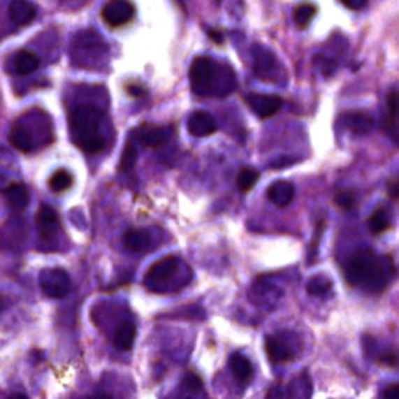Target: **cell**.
<instances>
[{
	"mask_svg": "<svg viewBox=\"0 0 399 399\" xmlns=\"http://www.w3.org/2000/svg\"><path fill=\"white\" fill-rule=\"evenodd\" d=\"M344 273L353 286L368 289L370 292H379L389 284L391 270L375 252L363 248L349 256Z\"/></svg>",
	"mask_w": 399,
	"mask_h": 399,
	"instance_id": "6da1fadb",
	"label": "cell"
},
{
	"mask_svg": "<svg viewBox=\"0 0 399 399\" xmlns=\"http://www.w3.org/2000/svg\"><path fill=\"white\" fill-rule=\"evenodd\" d=\"M103 120L105 113L96 105H80L72 111L71 130L73 142H75L85 153L97 154L106 148V138L101 134Z\"/></svg>",
	"mask_w": 399,
	"mask_h": 399,
	"instance_id": "7a4b0ae2",
	"label": "cell"
},
{
	"mask_svg": "<svg viewBox=\"0 0 399 399\" xmlns=\"http://www.w3.org/2000/svg\"><path fill=\"white\" fill-rule=\"evenodd\" d=\"M69 55L73 66L80 69L100 71L110 58V47L97 31L81 30L72 39Z\"/></svg>",
	"mask_w": 399,
	"mask_h": 399,
	"instance_id": "3957f363",
	"label": "cell"
},
{
	"mask_svg": "<svg viewBox=\"0 0 399 399\" xmlns=\"http://www.w3.org/2000/svg\"><path fill=\"white\" fill-rule=\"evenodd\" d=\"M217 71L219 67L214 63V59L208 57L195 58L191 66V71H189L192 91L198 94V96H208V94H211Z\"/></svg>",
	"mask_w": 399,
	"mask_h": 399,
	"instance_id": "277c9868",
	"label": "cell"
},
{
	"mask_svg": "<svg viewBox=\"0 0 399 399\" xmlns=\"http://www.w3.org/2000/svg\"><path fill=\"white\" fill-rule=\"evenodd\" d=\"M39 284L43 292L53 300L64 298L71 290V276L66 270L53 267L45 268L39 275Z\"/></svg>",
	"mask_w": 399,
	"mask_h": 399,
	"instance_id": "5b68a950",
	"label": "cell"
},
{
	"mask_svg": "<svg viewBox=\"0 0 399 399\" xmlns=\"http://www.w3.org/2000/svg\"><path fill=\"white\" fill-rule=\"evenodd\" d=\"M180 267V259L177 256H166L159 261H157L153 266L148 268L145 276V284L148 289H157V286L164 284L168 278L177 273Z\"/></svg>",
	"mask_w": 399,
	"mask_h": 399,
	"instance_id": "8992f818",
	"label": "cell"
},
{
	"mask_svg": "<svg viewBox=\"0 0 399 399\" xmlns=\"http://www.w3.org/2000/svg\"><path fill=\"white\" fill-rule=\"evenodd\" d=\"M101 17L111 27H120L134 17V5L126 0H113L101 10Z\"/></svg>",
	"mask_w": 399,
	"mask_h": 399,
	"instance_id": "52a82bcc",
	"label": "cell"
},
{
	"mask_svg": "<svg viewBox=\"0 0 399 399\" xmlns=\"http://www.w3.org/2000/svg\"><path fill=\"white\" fill-rule=\"evenodd\" d=\"M248 106L252 108L254 114H258L261 119H267L275 116L281 110L282 99L280 96H272V94H256L252 92L245 97Z\"/></svg>",
	"mask_w": 399,
	"mask_h": 399,
	"instance_id": "ba28073f",
	"label": "cell"
},
{
	"mask_svg": "<svg viewBox=\"0 0 399 399\" xmlns=\"http://www.w3.org/2000/svg\"><path fill=\"white\" fill-rule=\"evenodd\" d=\"M266 351L268 359L275 363L287 362L296 354L295 348L284 335H268L266 339Z\"/></svg>",
	"mask_w": 399,
	"mask_h": 399,
	"instance_id": "9c48e42d",
	"label": "cell"
},
{
	"mask_svg": "<svg viewBox=\"0 0 399 399\" xmlns=\"http://www.w3.org/2000/svg\"><path fill=\"white\" fill-rule=\"evenodd\" d=\"M36 223L41 239L44 240L55 239V235L59 229V219L55 209L47 205L41 206L36 215Z\"/></svg>",
	"mask_w": 399,
	"mask_h": 399,
	"instance_id": "30bf717a",
	"label": "cell"
},
{
	"mask_svg": "<svg viewBox=\"0 0 399 399\" xmlns=\"http://www.w3.org/2000/svg\"><path fill=\"white\" fill-rule=\"evenodd\" d=\"M187 130L195 138H206L217 131V122L206 111H195L187 120Z\"/></svg>",
	"mask_w": 399,
	"mask_h": 399,
	"instance_id": "8fae6325",
	"label": "cell"
},
{
	"mask_svg": "<svg viewBox=\"0 0 399 399\" xmlns=\"http://www.w3.org/2000/svg\"><path fill=\"white\" fill-rule=\"evenodd\" d=\"M295 195V186L290 181H276L268 187L267 197L268 200L278 208H286L293 200Z\"/></svg>",
	"mask_w": 399,
	"mask_h": 399,
	"instance_id": "7c38bea8",
	"label": "cell"
},
{
	"mask_svg": "<svg viewBox=\"0 0 399 399\" xmlns=\"http://www.w3.org/2000/svg\"><path fill=\"white\" fill-rule=\"evenodd\" d=\"M138 140L144 147L148 148H159L167 142L168 133L166 128L153 126V125H142L136 131Z\"/></svg>",
	"mask_w": 399,
	"mask_h": 399,
	"instance_id": "4fadbf2b",
	"label": "cell"
},
{
	"mask_svg": "<svg viewBox=\"0 0 399 399\" xmlns=\"http://www.w3.org/2000/svg\"><path fill=\"white\" fill-rule=\"evenodd\" d=\"M5 198L8 206L15 211H24L30 203V192L22 182H13L5 189Z\"/></svg>",
	"mask_w": 399,
	"mask_h": 399,
	"instance_id": "5bb4252c",
	"label": "cell"
},
{
	"mask_svg": "<svg viewBox=\"0 0 399 399\" xmlns=\"http://www.w3.org/2000/svg\"><path fill=\"white\" fill-rule=\"evenodd\" d=\"M13 71L19 75H30V73L36 72L39 69L41 61L36 53L30 50H19L15 57H13Z\"/></svg>",
	"mask_w": 399,
	"mask_h": 399,
	"instance_id": "9a60e30c",
	"label": "cell"
},
{
	"mask_svg": "<svg viewBox=\"0 0 399 399\" xmlns=\"http://www.w3.org/2000/svg\"><path fill=\"white\" fill-rule=\"evenodd\" d=\"M8 15L11 22H15L16 25H29L36 17V8L30 2H20V0H17V2L10 3Z\"/></svg>",
	"mask_w": 399,
	"mask_h": 399,
	"instance_id": "2e32d148",
	"label": "cell"
},
{
	"mask_svg": "<svg viewBox=\"0 0 399 399\" xmlns=\"http://www.w3.org/2000/svg\"><path fill=\"white\" fill-rule=\"evenodd\" d=\"M10 142L19 152L25 153L31 152L33 147H35V138H33L30 128L24 124L13 125L10 131Z\"/></svg>",
	"mask_w": 399,
	"mask_h": 399,
	"instance_id": "e0dca14e",
	"label": "cell"
},
{
	"mask_svg": "<svg viewBox=\"0 0 399 399\" xmlns=\"http://www.w3.org/2000/svg\"><path fill=\"white\" fill-rule=\"evenodd\" d=\"M136 340V324L124 321L114 333V347L119 351H130Z\"/></svg>",
	"mask_w": 399,
	"mask_h": 399,
	"instance_id": "ac0fdd59",
	"label": "cell"
},
{
	"mask_svg": "<svg viewBox=\"0 0 399 399\" xmlns=\"http://www.w3.org/2000/svg\"><path fill=\"white\" fill-rule=\"evenodd\" d=\"M150 234L144 231V229H130L124 235V245L133 253L145 252L150 247Z\"/></svg>",
	"mask_w": 399,
	"mask_h": 399,
	"instance_id": "d6986e66",
	"label": "cell"
},
{
	"mask_svg": "<svg viewBox=\"0 0 399 399\" xmlns=\"http://www.w3.org/2000/svg\"><path fill=\"white\" fill-rule=\"evenodd\" d=\"M343 125L356 134H367L373 128V119L365 113H348L343 117Z\"/></svg>",
	"mask_w": 399,
	"mask_h": 399,
	"instance_id": "ffe728a7",
	"label": "cell"
},
{
	"mask_svg": "<svg viewBox=\"0 0 399 399\" xmlns=\"http://www.w3.org/2000/svg\"><path fill=\"white\" fill-rule=\"evenodd\" d=\"M229 365H231L233 373L239 382H248L253 377V365L245 356L239 353L233 354L231 359H229Z\"/></svg>",
	"mask_w": 399,
	"mask_h": 399,
	"instance_id": "44dd1931",
	"label": "cell"
},
{
	"mask_svg": "<svg viewBox=\"0 0 399 399\" xmlns=\"http://www.w3.org/2000/svg\"><path fill=\"white\" fill-rule=\"evenodd\" d=\"M390 226H391V220L387 209H376L368 219V228L373 234H381L384 231H387Z\"/></svg>",
	"mask_w": 399,
	"mask_h": 399,
	"instance_id": "7402d4cb",
	"label": "cell"
},
{
	"mask_svg": "<svg viewBox=\"0 0 399 399\" xmlns=\"http://www.w3.org/2000/svg\"><path fill=\"white\" fill-rule=\"evenodd\" d=\"M317 15V6L312 3H301L293 11V19L300 29H306L310 20Z\"/></svg>",
	"mask_w": 399,
	"mask_h": 399,
	"instance_id": "603a6c76",
	"label": "cell"
},
{
	"mask_svg": "<svg viewBox=\"0 0 399 399\" xmlns=\"http://www.w3.org/2000/svg\"><path fill=\"white\" fill-rule=\"evenodd\" d=\"M50 189L53 192H64L67 189H71L73 184V178L72 175L64 171V168H61V171H57L55 173L52 175V178L49 181Z\"/></svg>",
	"mask_w": 399,
	"mask_h": 399,
	"instance_id": "cb8c5ba5",
	"label": "cell"
},
{
	"mask_svg": "<svg viewBox=\"0 0 399 399\" xmlns=\"http://www.w3.org/2000/svg\"><path fill=\"white\" fill-rule=\"evenodd\" d=\"M331 287H333V282H331L326 276H315V278L309 280L307 282V293L312 296H321L324 293H328Z\"/></svg>",
	"mask_w": 399,
	"mask_h": 399,
	"instance_id": "d4e9b609",
	"label": "cell"
},
{
	"mask_svg": "<svg viewBox=\"0 0 399 399\" xmlns=\"http://www.w3.org/2000/svg\"><path fill=\"white\" fill-rule=\"evenodd\" d=\"M259 180V172L254 168H242L238 177V187L242 192L252 191L253 186Z\"/></svg>",
	"mask_w": 399,
	"mask_h": 399,
	"instance_id": "484cf974",
	"label": "cell"
},
{
	"mask_svg": "<svg viewBox=\"0 0 399 399\" xmlns=\"http://www.w3.org/2000/svg\"><path fill=\"white\" fill-rule=\"evenodd\" d=\"M136 162H138V148L134 147L133 142H128L124 154H122L120 168L122 171H131Z\"/></svg>",
	"mask_w": 399,
	"mask_h": 399,
	"instance_id": "4316f807",
	"label": "cell"
},
{
	"mask_svg": "<svg viewBox=\"0 0 399 399\" xmlns=\"http://www.w3.org/2000/svg\"><path fill=\"white\" fill-rule=\"evenodd\" d=\"M254 61H256V71L258 72H267L275 66V58L270 52L266 50H254Z\"/></svg>",
	"mask_w": 399,
	"mask_h": 399,
	"instance_id": "83f0119b",
	"label": "cell"
},
{
	"mask_svg": "<svg viewBox=\"0 0 399 399\" xmlns=\"http://www.w3.org/2000/svg\"><path fill=\"white\" fill-rule=\"evenodd\" d=\"M387 108L390 114L389 125H391L399 119V91H390L387 94Z\"/></svg>",
	"mask_w": 399,
	"mask_h": 399,
	"instance_id": "f1b7e54d",
	"label": "cell"
},
{
	"mask_svg": "<svg viewBox=\"0 0 399 399\" xmlns=\"http://www.w3.org/2000/svg\"><path fill=\"white\" fill-rule=\"evenodd\" d=\"M334 201L340 209L348 211V209L354 208V205H356V195L349 191H340V192L335 194Z\"/></svg>",
	"mask_w": 399,
	"mask_h": 399,
	"instance_id": "f546056e",
	"label": "cell"
},
{
	"mask_svg": "<svg viewBox=\"0 0 399 399\" xmlns=\"http://www.w3.org/2000/svg\"><path fill=\"white\" fill-rule=\"evenodd\" d=\"M379 363L385 365V367H398L399 365V356L393 351H387L379 356Z\"/></svg>",
	"mask_w": 399,
	"mask_h": 399,
	"instance_id": "4dcf8cb0",
	"label": "cell"
},
{
	"mask_svg": "<svg viewBox=\"0 0 399 399\" xmlns=\"http://www.w3.org/2000/svg\"><path fill=\"white\" fill-rule=\"evenodd\" d=\"M182 384H184V387H189V389H201V379L198 376H195V375H187L184 377V381H182Z\"/></svg>",
	"mask_w": 399,
	"mask_h": 399,
	"instance_id": "1f68e13d",
	"label": "cell"
},
{
	"mask_svg": "<svg viewBox=\"0 0 399 399\" xmlns=\"http://www.w3.org/2000/svg\"><path fill=\"white\" fill-rule=\"evenodd\" d=\"M321 231H323V222L319 223V228H317V233L314 235V242H312V245H310V261H312L315 258V253H317V242H320V235H321Z\"/></svg>",
	"mask_w": 399,
	"mask_h": 399,
	"instance_id": "d6a6232c",
	"label": "cell"
},
{
	"mask_svg": "<svg viewBox=\"0 0 399 399\" xmlns=\"http://www.w3.org/2000/svg\"><path fill=\"white\" fill-rule=\"evenodd\" d=\"M384 399H399V384L390 385L384 390Z\"/></svg>",
	"mask_w": 399,
	"mask_h": 399,
	"instance_id": "836d02e7",
	"label": "cell"
},
{
	"mask_svg": "<svg viewBox=\"0 0 399 399\" xmlns=\"http://www.w3.org/2000/svg\"><path fill=\"white\" fill-rule=\"evenodd\" d=\"M342 5L347 6V8H349V10H362L368 3L365 2V0H354V2H349V0H343Z\"/></svg>",
	"mask_w": 399,
	"mask_h": 399,
	"instance_id": "e575fe53",
	"label": "cell"
},
{
	"mask_svg": "<svg viewBox=\"0 0 399 399\" xmlns=\"http://www.w3.org/2000/svg\"><path fill=\"white\" fill-rule=\"evenodd\" d=\"M295 164V159L293 158H280L272 162V167L273 168H284V167H289Z\"/></svg>",
	"mask_w": 399,
	"mask_h": 399,
	"instance_id": "d590c367",
	"label": "cell"
},
{
	"mask_svg": "<svg viewBox=\"0 0 399 399\" xmlns=\"http://www.w3.org/2000/svg\"><path fill=\"white\" fill-rule=\"evenodd\" d=\"M208 35L211 38L215 44H223V35L219 30H208Z\"/></svg>",
	"mask_w": 399,
	"mask_h": 399,
	"instance_id": "8d00e7d4",
	"label": "cell"
},
{
	"mask_svg": "<svg viewBox=\"0 0 399 399\" xmlns=\"http://www.w3.org/2000/svg\"><path fill=\"white\" fill-rule=\"evenodd\" d=\"M128 94L133 97H142L145 94V91H144V87H140V86H130L128 87Z\"/></svg>",
	"mask_w": 399,
	"mask_h": 399,
	"instance_id": "74e56055",
	"label": "cell"
},
{
	"mask_svg": "<svg viewBox=\"0 0 399 399\" xmlns=\"http://www.w3.org/2000/svg\"><path fill=\"white\" fill-rule=\"evenodd\" d=\"M8 399H29V398H27V396L22 395V393H15V395H11Z\"/></svg>",
	"mask_w": 399,
	"mask_h": 399,
	"instance_id": "f35d334b",
	"label": "cell"
},
{
	"mask_svg": "<svg viewBox=\"0 0 399 399\" xmlns=\"http://www.w3.org/2000/svg\"><path fill=\"white\" fill-rule=\"evenodd\" d=\"M87 399H111V398L106 396V395H99V396H92V398H87Z\"/></svg>",
	"mask_w": 399,
	"mask_h": 399,
	"instance_id": "ab89813d",
	"label": "cell"
},
{
	"mask_svg": "<svg viewBox=\"0 0 399 399\" xmlns=\"http://www.w3.org/2000/svg\"><path fill=\"white\" fill-rule=\"evenodd\" d=\"M5 307V300H3V296H0V310H2Z\"/></svg>",
	"mask_w": 399,
	"mask_h": 399,
	"instance_id": "60d3db41",
	"label": "cell"
},
{
	"mask_svg": "<svg viewBox=\"0 0 399 399\" xmlns=\"http://www.w3.org/2000/svg\"><path fill=\"white\" fill-rule=\"evenodd\" d=\"M186 399H191V398H186Z\"/></svg>",
	"mask_w": 399,
	"mask_h": 399,
	"instance_id": "b9f144b4",
	"label": "cell"
}]
</instances>
